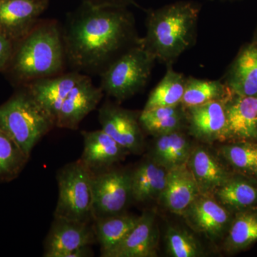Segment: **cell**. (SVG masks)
<instances>
[{
    "label": "cell",
    "mask_w": 257,
    "mask_h": 257,
    "mask_svg": "<svg viewBox=\"0 0 257 257\" xmlns=\"http://www.w3.org/2000/svg\"><path fill=\"white\" fill-rule=\"evenodd\" d=\"M127 7L82 3L62 27L66 61L72 71L100 76L141 41Z\"/></svg>",
    "instance_id": "1"
},
{
    "label": "cell",
    "mask_w": 257,
    "mask_h": 257,
    "mask_svg": "<svg viewBox=\"0 0 257 257\" xmlns=\"http://www.w3.org/2000/svg\"><path fill=\"white\" fill-rule=\"evenodd\" d=\"M66 61L62 27L54 20H40L15 44L6 69L23 84L63 73Z\"/></svg>",
    "instance_id": "2"
},
{
    "label": "cell",
    "mask_w": 257,
    "mask_h": 257,
    "mask_svg": "<svg viewBox=\"0 0 257 257\" xmlns=\"http://www.w3.org/2000/svg\"><path fill=\"white\" fill-rule=\"evenodd\" d=\"M199 6L178 2L153 10L147 17L144 46L156 60L172 64L194 42Z\"/></svg>",
    "instance_id": "3"
},
{
    "label": "cell",
    "mask_w": 257,
    "mask_h": 257,
    "mask_svg": "<svg viewBox=\"0 0 257 257\" xmlns=\"http://www.w3.org/2000/svg\"><path fill=\"white\" fill-rule=\"evenodd\" d=\"M55 127V121L27 88L0 105V128L29 158L37 144Z\"/></svg>",
    "instance_id": "4"
},
{
    "label": "cell",
    "mask_w": 257,
    "mask_h": 257,
    "mask_svg": "<svg viewBox=\"0 0 257 257\" xmlns=\"http://www.w3.org/2000/svg\"><path fill=\"white\" fill-rule=\"evenodd\" d=\"M156 60L143 42L119 56L101 74V89L118 102L126 100L146 86Z\"/></svg>",
    "instance_id": "5"
},
{
    "label": "cell",
    "mask_w": 257,
    "mask_h": 257,
    "mask_svg": "<svg viewBox=\"0 0 257 257\" xmlns=\"http://www.w3.org/2000/svg\"><path fill=\"white\" fill-rule=\"evenodd\" d=\"M93 175L79 159L58 170V199L54 217L94 222Z\"/></svg>",
    "instance_id": "6"
},
{
    "label": "cell",
    "mask_w": 257,
    "mask_h": 257,
    "mask_svg": "<svg viewBox=\"0 0 257 257\" xmlns=\"http://www.w3.org/2000/svg\"><path fill=\"white\" fill-rule=\"evenodd\" d=\"M131 200L130 172L112 167L93 175L94 220L123 214Z\"/></svg>",
    "instance_id": "7"
},
{
    "label": "cell",
    "mask_w": 257,
    "mask_h": 257,
    "mask_svg": "<svg viewBox=\"0 0 257 257\" xmlns=\"http://www.w3.org/2000/svg\"><path fill=\"white\" fill-rule=\"evenodd\" d=\"M140 114L105 101L99 108L98 119L104 133L130 154L140 155L145 150L143 130L139 121Z\"/></svg>",
    "instance_id": "8"
},
{
    "label": "cell",
    "mask_w": 257,
    "mask_h": 257,
    "mask_svg": "<svg viewBox=\"0 0 257 257\" xmlns=\"http://www.w3.org/2000/svg\"><path fill=\"white\" fill-rule=\"evenodd\" d=\"M213 196H199L184 211L182 216L189 227L211 241L224 238L234 217Z\"/></svg>",
    "instance_id": "9"
},
{
    "label": "cell",
    "mask_w": 257,
    "mask_h": 257,
    "mask_svg": "<svg viewBox=\"0 0 257 257\" xmlns=\"http://www.w3.org/2000/svg\"><path fill=\"white\" fill-rule=\"evenodd\" d=\"M227 99L185 108L189 133L204 143L230 140L226 112Z\"/></svg>",
    "instance_id": "10"
},
{
    "label": "cell",
    "mask_w": 257,
    "mask_h": 257,
    "mask_svg": "<svg viewBox=\"0 0 257 257\" xmlns=\"http://www.w3.org/2000/svg\"><path fill=\"white\" fill-rule=\"evenodd\" d=\"M96 243L93 223L54 219L44 243L45 257H66L71 251Z\"/></svg>",
    "instance_id": "11"
},
{
    "label": "cell",
    "mask_w": 257,
    "mask_h": 257,
    "mask_svg": "<svg viewBox=\"0 0 257 257\" xmlns=\"http://www.w3.org/2000/svg\"><path fill=\"white\" fill-rule=\"evenodd\" d=\"M49 0H0V32L14 44L31 31Z\"/></svg>",
    "instance_id": "12"
},
{
    "label": "cell",
    "mask_w": 257,
    "mask_h": 257,
    "mask_svg": "<svg viewBox=\"0 0 257 257\" xmlns=\"http://www.w3.org/2000/svg\"><path fill=\"white\" fill-rule=\"evenodd\" d=\"M104 94L101 87H96L90 77L86 75L64 101L56 119V127L77 130L82 120L96 109Z\"/></svg>",
    "instance_id": "13"
},
{
    "label": "cell",
    "mask_w": 257,
    "mask_h": 257,
    "mask_svg": "<svg viewBox=\"0 0 257 257\" xmlns=\"http://www.w3.org/2000/svg\"><path fill=\"white\" fill-rule=\"evenodd\" d=\"M84 149L79 159L93 174L112 168L126 158L130 152L102 130L82 131Z\"/></svg>",
    "instance_id": "14"
},
{
    "label": "cell",
    "mask_w": 257,
    "mask_h": 257,
    "mask_svg": "<svg viewBox=\"0 0 257 257\" xmlns=\"http://www.w3.org/2000/svg\"><path fill=\"white\" fill-rule=\"evenodd\" d=\"M86 75L72 70L67 73L63 72L53 77L37 79L25 84V87L55 123L64 101L74 86Z\"/></svg>",
    "instance_id": "15"
},
{
    "label": "cell",
    "mask_w": 257,
    "mask_h": 257,
    "mask_svg": "<svg viewBox=\"0 0 257 257\" xmlns=\"http://www.w3.org/2000/svg\"><path fill=\"white\" fill-rule=\"evenodd\" d=\"M156 214L146 211L138 224L107 257H155L158 250Z\"/></svg>",
    "instance_id": "16"
},
{
    "label": "cell",
    "mask_w": 257,
    "mask_h": 257,
    "mask_svg": "<svg viewBox=\"0 0 257 257\" xmlns=\"http://www.w3.org/2000/svg\"><path fill=\"white\" fill-rule=\"evenodd\" d=\"M187 166L202 195H214L234 175L219 159L202 147L193 149Z\"/></svg>",
    "instance_id": "17"
},
{
    "label": "cell",
    "mask_w": 257,
    "mask_h": 257,
    "mask_svg": "<svg viewBox=\"0 0 257 257\" xmlns=\"http://www.w3.org/2000/svg\"><path fill=\"white\" fill-rule=\"evenodd\" d=\"M230 140L257 143V98L231 92L226 101Z\"/></svg>",
    "instance_id": "18"
},
{
    "label": "cell",
    "mask_w": 257,
    "mask_h": 257,
    "mask_svg": "<svg viewBox=\"0 0 257 257\" xmlns=\"http://www.w3.org/2000/svg\"><path fill=\"white\" fill-rule=\"evenodd\" d=\"M199 195L197 182L186 164L169 170L165 188L159 201L170 212L182 216Z\"/></svg>",
    "instance_id": "19"
},
{
    "label": "cell",
    "mask_w": 257,
    "mask_h": 257,
    "mask_svg": "<svg viewBox=\"0 0 257 257\" xmlns=\"http://www.w3.org/2000/svg\"><path fill=\"white\" fill-rule=\"evenodd\" d=\"M225 84L231 92L257 98V45L251 42L240 50L228 69Z\"/></svg>",
    "instance_id": "20"
},
{
    "label": "cell",
    "mask_w": 257,
    "mask_h": 257,
    "mask_svg": "<svg viewBox=\"0 0 257 257\" xmlns=\"http://www.w3.org/2000/svg\"><path fill=\"white\" fill-rule=\"evenodd\" d=\"M169 170L151 159L143 161L130 172L133 200L146 203L160 200L167 183Z\"/></svg>",
    "instance_id": "21"
},
{
    "label": "cell",
    "mask_w": 257,
    "mask_h": 257,
    "mask_svg": "<svg viewBox=\"0 0 257 257\" xmlns=\"http://www.w3.org/2000/svg\"><path fill=\"white\" fill-rule=\"evenodd\" d=\"M155 138L149 158L167 170L187 164L194 148L181 130Z\"/></svg>",
    "instance_id": "22"
},
{
    "label": "cell",
    "mask_w": 257,
    "mask_h": 257,
    "mask_svg": "<svg viewBox=\"0 0 257 257\" xmlns=\"http://www.w3.org/2000/svg\"><path fill=\"white\" fill-rule=\"evenodd\" d=\"M140 216L123 213L94 219L93 222L96 242L101 256L107 257L138 224Z\"/></svg>",
    "instance_id": "23"
},
{
    "label": "cell",
    "mask_w": 257,
    "mask_h": 257,
    "mask_svg": "<svg viewBox=\"0 0 257 257\" xmlns=\"http://www.w3.org/2000/svg\"><path fill=\"white\" fill-rule=\"evenodd\" d=\"M213 197L234 214L257 207V184L248 177L233 175Z\"/></svg>",
    "instance_id": "24"
},
{
    "label": "cell",
    "mask_w": 257,
    "mask_h": 257,
    "mask_svg": "<svg viewBox=\"0 0 257 257\" xmlns=\"http://www.w3.org/2000/svg\"><path fill=\"white\" fill-rule=\"evenodd\" d=\"M257 241V207L234 213L224 237V248L229 253L244 251Z\"/></svg>",
    "instance_id": "25"
},
{
    "label": "cell",
    "mask_w": 257,
    "mask_h": 257,
    "mask_svg": "<svg viewBox=\"0 0 257 257\" xmlns=\"http://www.w3.org/2000/svg\"><path fill=\"white\" fill-rule=\"evenodd\" d=\"M139 121L143 131L155 137L178 131L187 124L185 107L182 104L142 111Z\"/></svg>",
    "instance_id": "26"
},
{
    "label": "cell",
    "mask_w": 257,
    "mask_h": 257,
    "mask_svg": "<svg viewBox=\"0 0 257 257\" xmlns=\"http://www.w3.org/2000/svg\"><path fill=\"white\" fill-rule=\"evenodd\" d=\"M186 79L183 74L172 68L168 69L165 77L150 93L144 109L148 110L181 104L185 89Z\"/></svg>",
    "instance_id": "27"
},
{
    "label": "cell",
    "mask_w": 257,
    "mask_h": 257,
    "mask_svg": "<svg viewBox=\"0 0 257 257\" xmlns=\"http://www.w3.org/2000/svg\"><path fill=\"white\" fill-rule=\"evenodd\" d=\"M231 91L220 81L190 78L186 79L185 89L181 104L184 107L201 105L211 101L229 97Z\"/></svg>",
    "instance_id": "28"
},
{
    "label": "cell",
    "mask_w": 257,
    "mask_h": 257,
    "mask_svg": "<svg viewBox=\"0 0 257 257\" xmlns=\"http://www.w3.org/2000/svg\"><path fill=\"white\" fill-rule=\"evenodd\" d=\"M221 155L234 170L246 176H254L257 167L256 142L239 141L221 147Z\"/></svg>",
    "instance_id": "29"
},
{
    "label": "cell",
    "mask_w": 257,
    "mask_h": 257,
    "mask_svg": "<svg viewBox=\"0 0 257 257\" xmlns=\"http://www.w3.org/2000/svg\"><path fill=\"white\" fill-rule=\"evenodd\" d=\"M29 159L16 143L0 128V183L16 179Z\"/></svg>",
    "instance_id": "30"
},
{
    "label": "cell",
    "mask_w": 257,
    "mask_h": 257,
    "mask_svg": "<svg viewBox=\"0 0 257 257\" xmlns=\"http://www.w3.org/2000/svg\"><path fill=\"white\" fill-rule=\"evenodd\" d=\"M167 253L172 257H199L204 250L200 243L186 230L170 226L165 234Z\"/></svg>",
    "instance_id": "31"
},
{
    "label": "cell",
    "mask_w": 257,
    "mask_h": 257,
    "mask_svg": "<svg viewBox=\"0 0 257 257\" xmlns=\"http://www.w3.org/2000/svg\"><path fill=\"white\" fill-rule=\"evenodd\" d=\"M15 44L0 32V70L6 69L14 52Z\"/></svg>",
    "instance_id": "32"
},
{
    "label": "cell",
    "mask_w": 257,
    "mask_h": 257,
    "mask_svg": "<svg viewBox=\"0 0 257 257\" xmlns=\"http://www.w3.org/2000/svg\"><path fill=\"white\" fill-rule=\"evenodd\" d=\"M82 3L93 5H120L128 7V5H136L135 0H81Z\"/></svg>",
    "instance_id": "33"
},
{
    "label": "cell",
    "mask_w": 257,
    "mask_h": 257,
    "mask_svg": "<svg viewBox=\"0 0 257 257\" xmlns=\"http://www.w3.org/2000/svg\"><path fill=\"white\" fill-rule=\"evenodd\" d=\"M253 43L256 44L257 45V28L256 31H255L254 33V37H253Z\"/></svg>",
    "instance_id": "34"
},
{
    "label": "cell",
    "mask_w": 257,
    "mask_h": 257,
    "mask_svg": "<svg viewBox=\"0 0 257 257\" xmlns=\"http://www.w3.org/2000/svg\"><path fill=\"white\" fill-rule=\"evenodd\" d=\"M255 177H256L257 178V167H256V172H255V175H254Z\"/></svg>",
    "instance_id": "35"
}]
</instances>
